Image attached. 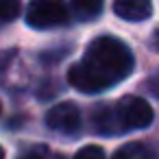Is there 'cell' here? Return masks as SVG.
<instances>
[{
  "instance_id": "obj_9",
  "label": "cell",
  "mask_w": 159,
  "mask_h": 159,
  "mask_svg": "<svg viewBox=\"0 0 159 159\" xmlns=\"http://www.w3.org/2000/svg\"><path fill=\"white\" fill-rule=\"evenodd\" d=\"M74 159H107V155H105V150H102L100 146L87 144V146H83V148L74 155Z\"/></svg>"
},
{
  "instance_id": "obj_1",
  "label": "cell",
  "mask_w": 159,
  "mask_h": 159,
  "mask_svg": "<svg viewBox=\"0 0 159 159\" xmlns=\"http://www.w3.org/2000/svg\"><path fill=\"white\" fill-rule=\"evenodd\" d=\"M135 68L131 48L113 35L96 37L83 59L68 70V81L74 89L96 94L124 81Z\"/></svg>"
},
{
  "instance_id": "obj_13",
  "label": "cell",
  "mask_w": 159,
  "mask_h": 159,
  "mask_svg": "<svg viewBox=\"0 0 159 159\" xmlns=\"http://www.w3.org/2000/svg\"><path fill=\"white\" fill-rule=\"evenodd\" d=\"M150 48L152 50H159V29L152 33V37H150Z\"/></svg>"
},
{
  "instance_id": "obj_3",
  "label": "cell",
  "mask_w": 159,
  "mask_h": 159,
  "mask_svg": "<svg viewBox=\"0 0 159 159\" xmlns=\"http://www.w3.org/2000/svg\"><path fill=\"white\" fill-rule=\"evenodd\" d=\"M26 24L33 29H52L70 18L66 0H31L26 7Z\"/></svg>"
},
{
  "instance_id": "obj_7",
  "label": "cell",
  "mask_w": 159,
  "mask_h": 159,
  "mask_svg": "<svg viewBox=\"0 0 159 159\" xmlns=\"http://www.w3.org/2000/svg\"><path fill=\"white\" fill-rule=\"evenodd\" d=\"M105 0H72V11L79 20H94L102 11Z\"/></svg>"
},
{
  "instance_id": "obj_12",
  "label": "cell",
  "mask_w": 159,
  "mask_h": 159,
  "mask_svg": "<svg viewBox=\"0 0 159 159\" xmlns=\"http://www.w3.org/2000/svg\"><path fill=\"white\" fill-rule=\"evenodd\" d=\"M150 87H152V92H155V96L159 98V72L150 79Z\"/></svg>"
},
{
  "instance_id": "obj_6",
  "label": "cell",
  "mask_w": 159,
  "mask_h": 159,
  "mask_svg": "<svg viewBox=\"0 0 159 159\" xmlns=\"http://www.w3.org/2000/svg\"><path fill=\"white\" fill-rule=\"evenodd\" d=\"M111 159H157V150H152L148 144H126L124 148H120Z\"/></svg>"
},
{
  "instance_id": "obj_8",
  "label": "cell",
  "mask_w": 159,
  "mask_h": 159,
  "mask_svg": "<svg viewBox=\"0 0 159 159\" xmlns=\"http://www.w3.org/2000/svg\"><path fill=\"white\" fill-rule=\"evenodd\" d=\"M20 0H0V20H5V22H11L20 16Z\"/></svg>"
},
{
  "instance_id": "obj_2",
  "label": "cell",
  "mask_w": 159,
  "mask_h": 159,
  "mask_svg": "<svg viewBox=\"0 0 159 159\" xmlns=\"http://www.w3.org/2000/svg\"><path fill=\"white\" fill-rule=\"evenodd\" d=\"M113 109H116V118L122 133L146 129L152 122V109L139 96H122L120 100L113 102Z\"/></svg>"
},
{
  "instance_id": "obj_4",
  "label": "cell",
  "mask_w": 159,
  "mask_h": 159,
  "mask_svg": "<svg viewBox=\"0 0 159 159\" xmlns=\"http://www.w3.org/2000/svg\"><path fill=\"white\" fill-rule=\"evenodd\" d=\"M46 124L52 131L72 135V133H76L81 129V111H79V107L74 102H68V100L59 102L46 113Z\"/></svg>"
},
{
  "instance_id": "obj_10",
  "label": "cell",
  "mask_w": 159,
  "mask_h": 159,
  "mask_svg": "<svg viewBox=\"0 0 159 159\" xmlns=\"http://www.w3.org/2000/svg\"><path fill=\"white\" fill-rule=\"evenodd\" d=\"M18 159H52V155L44 148V146H35V148H29L24 150Z\"/></svg>"
},
{
  "instance_id": "obj_5",
  "label": "cell",
  "mask_w": 159,
  "mask_h": 159,
  "mask_svg": "<svg viewBox=\"0 0 159 159\" xmlns=\"http://www.w3.org/2000/svg\"><path fill=\"white\" fill-rule=\"evenodd\" d=\"M113 11L122 20L142 22L152 16V0H113Z\"/></svg>"
},
{
  "instance_id": "obj_11",
  "label": "cell",
  "mask_w": 159,
  "mask_h": 159,
  "mask_svg": "<svg viewBox=\"0 0 159 159\" xmlns=\"http://www.w3.org/2000/svg\"><path fill=\"white\" fill-rule=\"evenodd\" d=\"M11 57H13V52H0V76L5 74L7 66L11 63Z\"/></svg>"
},
{
  "instance_id": "obj_14",
  "label": "cell",
  "mask_w": 159,
  "mask_h": 159,
  "mask_svg": "<svg viewBox=\"0 0 159 159\" xmlns=\"http://www.w3.org/2000/svg\"><path fill=\"white\" fill-rule=\"evenodd\" d=\"M0 159H5V148L0 146Z\"/></svg>"
},
{
  "instance_id": "obj_15",
  "label": "cell",
  "mask_w": 159,
  "mask_h": 159,
  "mask_svg": "<svg viewBox=\"0 0 159 159\" xmlns=\"http://www.w3.org/2000/svg\"><path fill=\"white\" fill-rule=\"evenodd\" d=\"M0 113H2V102H0Z\"/></svg>"
}]
</instances>
